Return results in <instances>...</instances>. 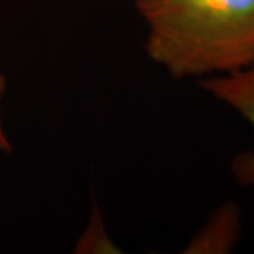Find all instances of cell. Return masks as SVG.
Returning a JSON list of instances; mask_svg holds the SVG:
<instances>
[{"instance_id": "obj_2", "label": "cell", "mask_w": 254, "mask_h": 254, "mask_svg": "<svg viewBox=\"0 0 254 254\" xmlns=\"http://www.w3.org/2000/svg\"><path fill=\"white\" fill-rule=\"evenodd\" d=\"M200 86L236 110L254 128V64L235 72L203 78ZM232 173L240 184L254 187V151L237 155L232 164Z\"/></svg>"}, {"instance_id": "obj_1", "label": "cell", "mask_w": 254, "mask_h": 254, "mask_svg": "<svg viewBox=\"0 0 254 254\" xmlns=\"http://www.w3.org/2000/svg\"><path fill=\"white\" fill-rule=\"evenodd\" d=\"M145 50L171 76L208 78L254 64V0H136Z\"/></svg>"}, {"instance_id": "obj_3", "label": "cell", "mask_w": 254, "mask_h": 254, "mask_svg": "<svg viewBox=\"0 0 254 254\" xmlns=\"http://www.w3.org/2000/svg\"><path fill=\"white\" fill-rule=\"evenodd\" d=\"M240 210L227 203L210 218L208 225L192 240L190 252L193 253H226L239 239Z\"/></svg>"}, {"instance_id": "obj_4", "label": "cell", "mask_w": 254, "mask_h": 254, "mask_svg": "<svg viewBox=\"0 0 254 254\" xmlns=\"http://www.w3.org/2000/svg\"><path fill=\"white\" fill-rule=\"evenodd\" d=\"M3 85H4V81L0 75V99H1V95H3ZM0 150L3 151H9L10 150V143L6 137V133L3 130V125H1V118H0Z\"/></svg>"}]
</instances>
